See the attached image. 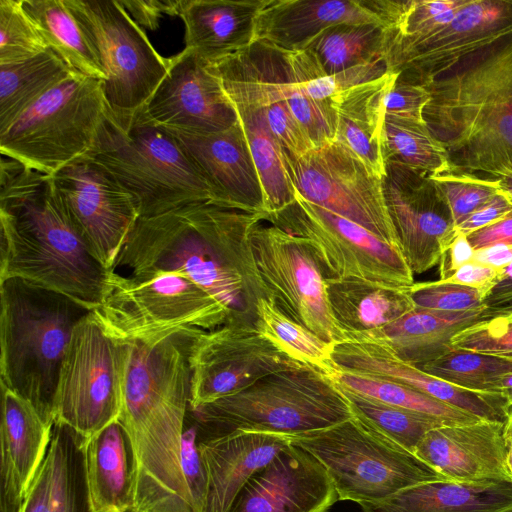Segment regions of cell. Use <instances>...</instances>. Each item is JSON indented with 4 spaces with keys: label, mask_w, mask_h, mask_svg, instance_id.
Here are the masks:
<instances>
[{
    "label": "cell",
    "mask_w": 512,
    "mask_h": 512,
    "mask_svg": "<svg viewBox=\"0 0 512 512\" xmlns=\"http://www.w3.org/2000/svg\"><path fill=\"white\" fill-rule=\"evenodd\" d=\"M234 108L260 179L265 214L278 212L296 200V191L287 171L285 150L261 109L247 105Z\"/></svg>",
    "instance_id": "35"
},
{
    "label": "cell",
    "mask_w": 512,
    "mask_h": 512,
    "mask_svg": "<svg viewBox=\"0 0 512 512\" xmlns=\"http://www.w3.org/2000/svg\"><path fill=\"white\" fill-rule=\"evenodd\" d=\"M360 506L362 512H512V483L431 480Z\"/></svg>",
    "instance_id": "32"
},
{
    "label": "cell",
    "mask_w": 512,
    "mask_h": 512,
    "mask_svg": "<svg viewBox=\"0 0 512 512\" xmlns=\"http://www.w3.org/2000/svg\"><path fill=\"white\" fill-rule=\"evenodd\" d=\"M504 445H505V457L506 464L509 473L512 478V418L508 417V420L504 424L503 429Z\"/></svg>",
    "instance_id": "59"
},
{
    "label": "cell",
    "mask_w": 512,
    "mask_h": 512,
    "mask_svg": "<svg viewBox=\"0 0 512 512\" xmlns=\"http://www.w3.org/2000/svg\"><path fill=\"white\" fill-rule=\"evenodd\" d=\"M49 49L75 73L101 80L106 74L65 0H22Z\"/></svg>",
    "instance_id": "37"
},
{
    "label": "cell",
    "mask_w": 512,
    "mask_h": 512,
    "mask_svg": "<svg viewBox=\"0 0 512 512\" xmlns=\"http://www.w3.org/2000/svg\"><path fill=\"white\" fill-rule=\"evenodd\" d=\"M395 0H265L257 16L255 41L285 51H303L326 29L344 23L393 19Z\"/></svg>",
    "instance_id": "25"
},
{
    "label": "cell",
    "mask_w": 512,
    "mask_h": 512,
    "mask_svg": "<svg viewBox=\"0 0 512 512\" xmlns=\"http://www.w3.org/2000/svg\"><path fill=\"white\" fill-rule=\"evenodd\" d=\"M119 342H150L227 322L229 309L192 280L171 272L123 276L116 271L103 302L91 311Z\"/></svg>",
    "instance_id": "8"
},
{
    "label": "cell",
    "mask_w": 512,
    "mask_h": 512,
    "mask_svg": "<svg viewBox=\"0 0 512 512\" xmlns=\"http://www.w3.org/2000/svg\"><path fill=\"white\" fill-rule=\"evenodd\" d=\"M512 35V0H466L445 25L410 39L386 41L397 81L425 86L473 53Z\"/></svg>",
    "instance_id": "17"
},
{
    "label": "cell",
    "mask_w": 512,
    "mask_h": 512,
    "mask_svg": "<svg viewBox=\"0 0 512 512\" xmlns=\"http://www.w3.org/2000/svg\"><path fill=\"white\" fill-rule=\"evenodd\" d=\"M168 71L145 104L149 117L166 129L215 133L238 122L211 62L184 48L169 58Z\"/></svg>",
    "instance_id": "21"
},
{
    "label": "cell",
    "mask_w": 512,
    "mask_h": 512,
    "mask_svg": "<svg viewBox=\"0 0 512 512\" xmlns=\"http://www.w3.org/2000/svg\"><path fill=\"white\" fill-rule=\"evenodd\" d=\"M263 221L303 238L325 281L360 279L399 289L415 283L398 247L297 194L293 203L265 214Z\"/></svg>",
    "instance_id": "11"
},
{
    "label": "cell",
    "mask_w": 512,
    "mask_h": 512,
    "mask_svg": "<svg viewBox=\"0 0 512 512\" xmlns=\"http://www.w3.org/2000/svg\"><path fill=\"white\" fill-rule=\"evenodd\" d=\"M184 0H119L131 18L144 28L155 30L163 15L179 16Z\"/></svg>",
    "instance_id": "51"
},
{
    "label": "cell",
    "mask_w": 512,
    "mask_h": 512,
    "mask_svg": "<svg viewBox=\"0 0 512 512\" xmlns=\"http://www.w3.org/2000/svg\"><path fill=\"white\" fill-rule=\"evenodd\" d=\"M201 329L157 341L123 342L125 372L119 421L136 461L132 512H196L181 466L182 436L189 409V355Z\"/></svg>",
    "instance_id": "2"
},
{
    "label": "cell",
    "mask_w": 512,
    "mask_h": 512,
    "mask_svg": "<svg viewBox=\"0 0 512 512\" xmlns=\"http://www.w3.org/2000/svg\"><path fill=\"white\" fill-rule=\"evenodd\" d=\"M499 273L500 270L490 265L472 260L456 269L442 281L477 289L485 296L498 279Z\"/></svg>",
    "instance_id": "54"
},
{
    "label": "cell",
    "mask_w": 512,
    "mask_h": 512,
    "mask_svg": "<svg viewBox=\"0 0 512 512\" xmlns=\"http://www.w3.org/2000/svg\"><path fill=\"white\" fill-rule=\"evenodd\" d=\"M211 65L233 106L267 110L287 103L313 143L334 135L336 112L331 100L318 101L305 92L293 71L288 51L256 40Z\"/></svg>",
    "instance_id": "18"
},
{
    "label": "cell",
    "mask_w": 512,
    "mask_h": 512,
    "mask_svg": "<svg viewBox=\"0 0 512 512\" xmlns=\"http://www.w3.org/2000/svg\"><path fill=\"white\" fill-rule=\"evenodd\" d=\"M382 192L398 247L411 271L439 264L457 231L451 210L427 173L385 163Z\"/></svg>",
    "instance_id": "20"
},
{
    "label": "cell",
    "mask_w": 512,
    "mask_h": 512,
    "mask_svg": "<svg viewBox=\"0 0 512 512\" xmlns=\"http://www.w3.org/2000/svg\"><path fill=\"white\" fill-rule=\"evenodd\" d=\"M430 98V93L424 86L399 82L396 78L383 99L384 115H395L425 123L423 113Z\"/></svg>",
    "instance_id": "50"
},
{
    "label": "cell",
    "mask_w": 512,
    "mask_h": 512,
    "mask_svg": "<svg viewBox=\"0 0 512 512\" xmlns=\"http://www.w3.org/2000/svg\"><path fill=\"white\" fill-rule=\"evenodd\" d=\"M332 358L340 370L407 385L483 421L504 424L509 404L500 393L475 392L453 385L407 363L377 339L349 340L333 345Z\"/></svg>",
    "instance_id": "23"
},
{
    "label": "cell",
    "mask_w": 512,
    "mask_h": 512,
    "mask_svg": "<svg viewBox=\"0 0 512 512\" xmlns=\"http://www.w3.org/2000/svg\"><path fill=\"white\" fill-rule=\"evenodd\" d=\"M423 117L451 170L500 178L512 171V35L424 86Z\"/></svg>",
    "instance_id": "4"
},
{
    "label": "cell",
    "mask_w": 512,
    "mask_h": 512,
    "mask_svg": "<svg viewBox=\"0 0 512 512\" xmlns=\"http://www.w3.org/2000/svg\"><path fill=\"white\" fill-rule=\"evenodd\" d=\"M0 384L53 425L59 371L75 326L91 311L19 278L0 281Z\"/></svg>",
    "instance_id": "5"
},
{
    "label": "cell",
    "mask_w": 512,
    "mask_h": 512,
    "mask_svg": "<svg viewBox=\"0 0 512 512\" xmlns=\"http://www.w3.org/2000/svg\"><path fill=\"white\" fill-rule=\"evenodd\" d=\"M418 368L466 390L498 393V381L512 371V360L453 348Z\"/></svg>",
    "instance_id": "44"
},
{
    "label": "cell",
    "mask_w": 512,
    "mask_h": 512,
    "mask_svg": "<svg viewBox=\"0 0 512 512\" xmlns=\"http://www.w3.org/2000/svg\"><path fill=\"white\" fill-rule=\"evenodd\" d=\"M382 154L384 163H400L428 175L452 169L446 148L426 123L400 116L384 115Z\"/></svg>",
    "instance_id": "40"
},
{
    "label": "cell",
    "mask_w": 512,
    "mask_h": 512,
    "mask_svg": "<svg viewBox=\"0 0 512 512\" xmlns=\"http://www.w3.org/2000/svg\"><path fill=\"white\" fill-rule=\"evenodd\" d=\"M504 424L478 421L441 425L424 435L414 454L447 480L512 483L505 457Z\"/></svg>",
    "instance_id": "26"
},
{
    "label": "cell",
    "mask_w": 512,
    "mask_h": 512,
    "mask_svg": "<svg viewBox=\"0 0 512 512\" xmlns=\"http://www.w3.org/2000/svg\"><path fill=\"white\" fill-rule=\"evenodd\" d=\"M499 179L500 182V190L512 203V171L506 173Z\"/></svg>",
    "instance_id": "61"
},
{
    "label": "cell",
    "mask_w": 512,
    "mask_h": 512,
    "mask_svg": "<svg viewBox=\"0 0 512 512\" xmlns=\"http://www.w3.org/2000/svg\"><path fill=\"white\" fill-rule=\"evenodd\" d=\"M190 412L201 437L239 429L297 436L353 416L334 380L305 364L266 375Z\"/></svg>",
    "instance_id": "7"
},
{
    "label": "cell",
    "mask_w": 512,
    "mask_h": 512,
    "mask_svg": "<svg viewBox=\"0 0 512 512\" xmlns=\"http://www.w3.org/2000/svg\"><path fill=\"white\" fill-rule=\"evenodd\" d=\"M429 176L444 196L456 226L500 192L497 178L454 170Z\"/></svg>",
    "instance_id": "46"
},
{
    "label": "cell",
    "mask_w": 512,
    "mask_h": 512,
    "mask_svg": "<svg viewBox=\"0 0 512 512\" xmlns=\"http://www.w3.org/2000/svg\"><path fill=\"white\" fill-rule=\"evenodd\" d=\"M512 211V203L504 193L498 192L485 204L456 226V231L466 236L490 226Z\"/></svg>",
    "instance_id": "53"
},
{
    "label": "cell",
    "mask_w": 512,
    "mask_h": 512,
    "mask_svg": "<svg viewBox=\"0 0 512 512\" xmlns=\"http://www.w3.org/2000/svg\"><path fill=\"white\" fill-rule=\"evenodd\" d=\"M0 387V512H21L48 452L53 425L29 401L3 384Z\"/></svg>",
    "instance_id": "27"
},
{
    "label": "cell",
    "mask_w": 512,
    "mask_h": 512,
    "mask_svg": "<svg viewBox=\"0 0 512 512\" xmlns=\"http://www.w3.org/2000/svg\"><path fill=\"white\" fill-rule=\"evenodd\" d=\"M0 281L19 278L61 293L90 311L113 273L88 251L52 175L2 156Z\"/></svg>",
    "instance_id": "3"
},
{
    "label": "cell",
    "mask_w": 512,
    "mask_h": 512,
    "mask_svg": "<svg viewBox=\"0 0 512 512\" xmlns=\"http://www.w3.org/2000/svg\"><path fill=\"white\" fill-rule=\"evenodd\" d=\"M86 35L106 80L109 108L130 112L144 106L165 77L170 59L152 46L119 0H65Z\"/></svg>",
    "instance_id": "13"
},
{
    "label": "cell",
    "mask_w": 512,
    "mask_h": 512,
    "mask_svg": "<svg viewBox=\"0 0 512 512\" xmlns=\"http://www.w3.org/2000/svg\"><path fill=\"white\" fill-rule=\"evenodd\" d=\"M199 442V426L188 409L182 436L181 466L195 511L205 512L208 474Z\"/></svg>",
    "instance_id": "49"
},
{
    "label": "cell",
    "mask_w": 512,
    "mask_h": 512,
    "mask_svg": "<svg viewBox=\"0 0 512 512\" xmlns=\"http://www.w3.org/2000/svg\"><path fill=\"white\" fill-rule=\"evenodd\" d=\"M337 501L325 468L290 444L250 477L228 512H327Z\"/></svg>",
    "instance_id": "22"
},
{
    "label": "cell",
    "mask_w": 512,
    "mask_h": 512,
    "mask_svg": "<svg viewBox=\"0 0 512 512\" xmlns=\"http://www.w3.org/2000/svg\"><path fill=\"white\" fill-rule=\"evenodd\" d=\"M387 25L344 23L319 34L305 49L327 75L385 60Z\"/></svg>",
    "instance_id": "38"
},
{
    "label": "cell",
    "mask_w": 512,
    "mask_h": 512,
    "mask_svg": "<svg viewBox=\"0 0 512 512\" xmlns=\"http://www.w3.org/2000/svg\"><path fill=\"white\" fill-rule=\"evenodd\" d=\"M415 307L460 312L484 308V294L474 288L444 282L414 283L408 288Z\"/></svg>",
    "instance_id": "47"
},
{
    "label": "cell",
    "mask_w": 512,
    "mask_h": 512,
    "mask_svg": "<svg viewBox=\"0 0 512 512\" xmlns=\"http://www.w3.org/2000/svg\"><path fill=\"white\" fill-rule=\"evenodd\" d=\"M338 388L348 400L354 416L413 454L429 430L444 425L430 416L387 405L339 386Z\"/></svg>",
    "instance_id": "43"
},
{
    "label": "cell",
    "mask_w": 512,
    "mask_h": 512,
    "mask_svg": "<svg viewBox=\"0 0 512 512\" xmlns=\"http://www.w3.org/2000/svg\"><path fill=\"white\" fill-rule=\"evenodd\" d=\"M291 444L320 462L341 501L373 503L409 486L445 479L354 415L326 429L291 436Z\"/></svg>",
    "instance_id": "10"
},
{
    "label": "cell",
    "mask_w": 512,
    "mask_h": 512,
    "mask_svg": "<svg viewBox=\"0 0 512 512\" xmlns=\"http://www.w3.org/2000/svg\"><path fill=\"white\" fill-rule=\"evenodd\" d=\"M497 392L506 398L509 406L512 405V371L501 376L498 381Z\"/></svg>",
    "instance_id": "60"
},
{
    "label": "cell",
    "mask_w": 512,
    "mask_h": 512,
    "mask_svg": "<svg viewBox=\"0 0 512 512\" xmlns=\"http://www.w3.org/2000/svg\"><path fill=\"white\" fill-rule=\"evenodd\" d=\"M485 308L447 312L415 307L383 329L353 336L377 339L401 360L420 367L453 349L452 339L462 330L487 318Z\"/></svg>",
    "instance_id": "31"
},
{
    "label": "cell",
    "mask_w": 512,
    "mask_h": 512,
    "mask_svg": "<svg viewBox=\"0 0 512 512\" xmlns=\"http://www.w3.org/2000/svg\"><path fill=\"white\" fill-rule=\"evenodd\" d=\"M452 347L512 360V317L480 321L456 334Z\"/></svg>",
    "instance_id": "48"
},
{
    "label": "cell",
    "mask_w": 512,
    "mask_h": 512,
    "mask_svg": "<svg viewBox=\"0 0 512 512\" xmlns=\"http://www.w3.org/2000/svg\"><path fill=\"white\" fill-rule=\"evenodd\" d=\"M48 49L22 0H0V65L22 61Z\"/></svg>",
    "instance_id": "45"
},
{
    "label": "cell",
    "mask_w": 512,
    "mask_h": 512,
    "mask_svg": "<svg viewBox=\"0 0 512 512\" xmlns=\"http://www.w3.org/2000/svg\"><path fill=\"white\" fill-rule=\"evenodd\" d=\"M487 318L512 315V263L500 269L499 277L483 298Z\"/></svg>",
    "instance_id": "55"
},
{
    "label": "cell",
    "mask_w": 512,
    "mask_h": 512,
    "mask_svg": "<svg viewBox=\"0 0 512 512\" xmlns=\"http://www.w3.org/2000/svg\"><path fill=\"white\" fill-rule=\"evenodd\" d=\"M285 161L298 196L398 247L381 178L371 173L346 145L335 139L300 157L285 151Z\"/></svg>",
    "instance_id": "14"
},
{
    "label": "cell",
    "mask_w": 512,
    "mask_h": 512,
    "mask_svg": "<svg viewBox=\"0 0 512 512\" xmlns=\"http://www.w3.org/2000/svg\"><path fill=\"white\" fill-rule=\"evenodd\" d=\"M264 1L184 0L185 48L211 63L247 48Z\"/></svg>",
    "instance_id": "29"
},
{
    "label": "cell",
    "mask_w": 512,
    "mask_h": 512,
    "mask_svg": "<svg viewBox=\"0 0 512 512\" xmlns=\"http://www.w3.org/2000/svg\"><path fill=\"white\" fill-rule=\"evenodd\" d=\"M473 260L500 270L512 263V245L498 244L475 250Z\"/></svg>",
    "instance_id": "58"
},
{
    "label": "cell",
    "mask_w": 512,
    "mask_h": 512,
    "mask_svg": "<svg viewBox=\"0 0 512 512\" xmlns=\"http://www.w3.org/2000/svg\"><path fill=\"white\" fill-rule=\"evenodd\" d=\"M166 130L211 188L215 204L264 216L262 186L239 120L215 133Z\"/></svg>",
    "instance_id": "24"
},
{
    "label": "cell",
    "mask_w": 512,
    "mask_h": 512,
    "mask_svg": "<svg viewBox=\"0 0 512 512\" xmlns=\"http://www.w3.org/2000/svg\"><path fill=\"white\" fill-rule=\"evenodd\" d=\"M254 324L295 361L315 367L331 378L339 371L332 358L333 344L286 316L270 300L262 298L256 303Z\"/></svg>",
    "instance_id": "42"
},
{
    "label": "cell",
    "mask_w": 512,
    "mask_h": 512,
    "mask_svg": "<svg viewBox=\"0 0 512 512\" xmlns=\"http://www.w3.org/2000/svg\"><path fill=\"white\" fill-rule=\"evenodd\" d=\"M107 109L102 81L73 72L0 132L1 155L54 175L90 151Z\"/></svg>",
    "instance_id": "9"
},
{
    "label": "cell",
    "mask_w": 512,
    "mask_h": 512,
    "mask_svg": "<svg viewBox=\"0 0 512 512\" xmlns=\"http://www.w3.org/2000/svg\"><path fill=\"white\" fill-rule=\"evenodd\" d=\"M86 441L67 425H53L48 449L53 464L50 512H95L86 479Z\"/></svg>",
    "instance_id": "39"
},
{
    "label": "cell",
    "mask_w": 512,
    "mask_h": 512,
    "mask_svg": "<svg viewBox=\"0 0 512 512\" xmlns=\"http://www.w3.org/2000/svg\"><path fill=\"white\" fill-rule=\"evenodd\" d=\"M290 444L291 436L254 430L200 436L208 474L205 512H228L250 477Z\"/></svg>",
    "instance_id": "28"
},
{
    "label": "cell",
    "mask_w": 512,
    "mask_h": 512,
    "mask_svg": "<svg viewBox=\"0 0 512 512\" xmlns=\"http://www.w3.org/2000/svg\"><path fill=\"white\" fill-rule=\"evenodd\" d=\"M263 215L195 202L140 217L117 259L130 275L171 272L205 289L230 311L254 322L267 299L255 267L250 234ZM229 318V319H230Z\"/></svg>",
    "instance_id": "1"
},
{
    "label": "cell",
    "mask_w": 512,
    "mask_h": 512,
    "mask_svg": "<svg viewBox=\"0 0 512 512\" xmlns=\"http://www.w3.org/2000/svg\"><path fill=\"white\" fill-rule=\"evenodd\" d=\"M325 283L332 315L349 340L383 329L415 308L408 288L386 287L360 279Z\"/></svg>",
    "instance_id": "34"
},
{
    "label": "cell",
    "mask_w": 512,
    "mask_h": 512,
    "mask_svg": "<svg viewBox=\"0 0 512 512\" xmlns=\"http://www.w3.org/2000/svg\"><path fill=\"white\" fill-rule=\"evenodd\" d=\"M52 177L90 254L106 269L116 271L120 252L140 218L134 196L87 156Z\"/></svg>",
    "instance_id": "19"
},
{
    "label": "cell",
    "mask_w": 512,
    "mask_h": 512,
    "mask_svg": "<svg viewBox=\"0 0 512 512\" xmlns=\"http://www.w3.org/2000/svg\"><path fill=\"white\" fill-rule=\"evenodd\" d=\"M474 250L504 244L512 245V211L498 222L467 236Z\"/></svg>",
    "instance_id": "56"
},
{
    "label": "cell",
    "mask_w": 512,
    "mask_h": 512,
    "mask_svg": "<svg viewBox=\"0 0 512 512\" xmlns=\"http://www.w3.org/2000/svg\"><path fill=\"white\" fill-rule=\"evenodd\" d=\"M85 469L95 512H132L138 468L130 436L119 420L87 439Z\"/></svg>",
    "instance_id": "30"
},
{
    "label": "cell",
    "mask_w": 512,
    "mask_h": 512,
    "mask_svg": "<svg viewBox=\"0 0 512 512\" xmlns=\"http://www.w3.org/2000/svg\"><path fill=\"white\" fill-rule=\"evenodd\" d=\"M508 415H509V417L512 418V405H510L508 408Z\"/></svg>",
    "instance_id": "62"
},
{
    "label": "cell",
    "mask_w": 512,
    "mask_h": 512,
    "mask_svg": "<svg viewBox=\"0 0 512 512\" xmlns=\"http://www.w3.org/2000/svg\"><path fill=\"white\" fill-rule=\"evenodd\" d=\"M124 372V343L109 337L90 312L75 326L61 363L53 425H67L88 439L118 420Z\"/></svg>",
    "instance_id": "12"
},
{
    "label": "cell",
    "mask_w": 512,
    "mask_h": 512,
    "mask_svg": "<svg viewBox=\"0 0 512 512\" xmlns=\"http://www.w3.org/2000/svg\"><path fill=\"white\" fill-rule=\"evenodd\" d=\"M397 74L385 75L346 90L331 99L337 116L336 140L346 145L374 175L382 178L383 99Z\"/></svg>",
    "instance_id": "33"
},
{
    "label": "cell",
    "mask_w": 512,
    "mask_h": 512,
    "mask_svg": "<svg viewBox=\"0 0 512 512\" xmlns=\"http://www.w3.org/2000/svg\"><path fill=\"white\" fill-rule=\"evenodd\" d=\"M72 73L51 49L0 65V132Z\"/></svg>",
    "instance_id": "36"
},
{
    "label": "cell",
    "mask_w": 512,
    "mask_h": 512,
    "mask_svg": "<svg viewBox=\"0 0 512 512\" xmlns=\"http://www.w3.org/2000/svg\"><path fill=\"white\" fill-rule=\"evenodd\" d=\"M475 250L466 235L457 232L448 249L441 256L440 279L450 276L456 269L474 259Z\"/></svg>",
    "instance_id": "57"
},
{
    "label": "cell",
    "mask_w": 512,
    "mask_h": 512,
    "mask_svg": "<svg viewBox=\"0 0 512 512\" xmlns=\"http://www.w3.org/2000/svg\"><path fill=\"white\" fill-rule=\"evenodd\" d=\"M332 379L337 386L343 389L387 405L430 416L444 425L483 421L407 385L387 379L340 369L332 376Z\"/></svg>",
    "instance_id": "41"
},
{
    "label": "cell",
    "mask_w": 512,
    "mask_h": 512,
    "mask_svg": "<svg viewBox=\"0 0 512 512\" xmlns=\"http://www.w3.org/2000/svg\"><path fill=\"white\" fill-rule=\"evenodd\" d=\"M189 409L214 402L274 372L303 365L244 318H230L192 342Z\"/></svg>",
    "instance_id": "16"
},
{
    "label": "cell",
    "mask_w": 512,
    "mask_h": 512,
    "mask_svg": "<svg viewBox=\"0 0 512 512\" xmlns=\"http://www.w3.org/2000/svg\"><path fill=\"white\" fill-rule=\"evenodd\" d=\"M52 484L53 464L48 451L29 487L21 512H50Z\"/></svg>",
    "instance_id": "52"
},
{
    "label": "cell",
    "mask_w": 512,
    "mask_h": 512,
    "mask_svg": "<svg viewBox=\"0 0 512 512\" xmlns=\"http://www.w3.org/2000/svg\"><path fill=\"white\" fill-rule=\"evenodd\" d=\"M261 222L250 234V245L267 300L323 341H348L332 315L325 280L305 240Z\"/></svg>",
    "instance_id": "15"
},
{
    "label": "cell",
    "mask_w": 512,
    "mask_h": 512,
    "mask_svg": "<svg viewBox=\"0 0 512 512\" xmlns=\"http://www.w3.org/2000/svg\"><path fill=\"white\" fill-rule=\"evenodd\" d=\"M85 156L134 196L140 217L195 202L214 203L205 179L174 136L149 117L145 105L130 112H115L108 106Z\"/></svg>",
    "instance_id": "6"
}]
</instances>
